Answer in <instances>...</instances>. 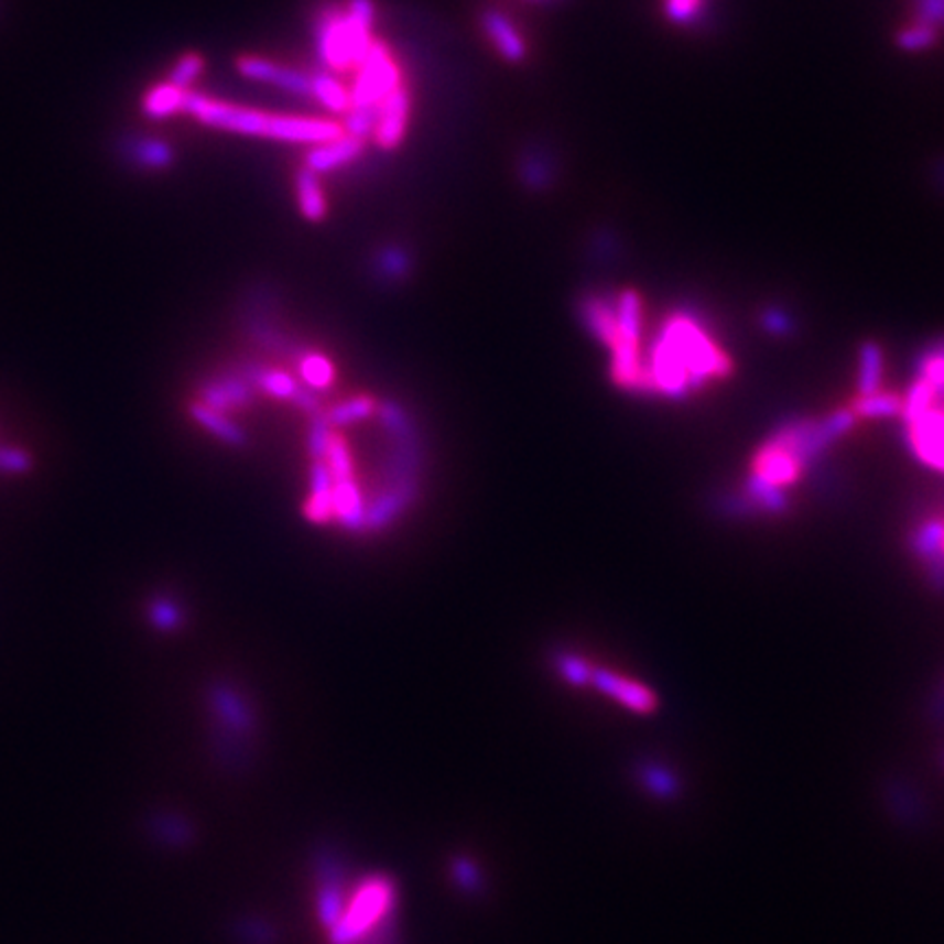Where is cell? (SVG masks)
<instances>
[{
    "label": "cell",
    "instance_id": "26",
    "mask_svg": "<svg viewBox=\"0 0 944 944\" xmlns=\"http://www.w3.org/2000/svg\"><path fill=\"white\" fill-rule=\"evenodd\" d=\"M184 99H186L184 90H180L175 86H164V88H158L147 99V110L153 117H169V115H173L177 110H184Z\"/></svg>",
    "mask_w": 944,
    "mask_h": 944
},
{
    "label": "cell",
    "instance_id": "27",
    "mask_svg": "<svg viewBox=\"0 0 944 944\" xmlns=\"http://www.w3.org/2000/svg\"><path fill=\"white\" fill-rule=\"evenodd\" d=\"M372 411H375V401L368 397H361V399H352L348 403H341V405L330 409L328 415H324V417L330 426H339V424H348V422H357L361 417H368Z\"/></svg>",
    "mask_w": 944,
    "mask_h": 944
},
{
    "label": "cell",
    "instance_id": "4",
    "mask_svg": "<svg viewBox=\"0 0 944 944\" xmlns=\"http://www.w3.org/2000/svg\"><path fill=\"white\" fill-rule=\"evenodd\" d=\"M184 110L191 112L206 128L270 140L271 119H273L270 112L237 106V104H226V101H217V99H208L204 95H191V93H186Z\"/></svg>",
    "mask_w": 944,
    "mask_h": 944
},
{
    "label": "cell",
    "instance_id": "12",
    "mask_svg": "<svg viewBox=\"0 0 944 944\" xmlns=\"http://www.w3.org/2000/svg\"><path fill=\"white\" fill-rule=\"evenodd\" d=\"M481 24H484V31L490 37L495 51L506 62L519 64L528 57V42L506 13H501L499 9H488L481 15Z\"/></svg>",
    "mask_w": 944,
    "mask_h": 944
},
{
    "label": "cell",
    "instance_id": "9",
    "mask_svg": "<svg viewBox=\"0 0 944 944\" xmlns=\"http://www.w3.org/2000/svg\"><path fill=\"white\" fill-rule=\"evenodd\" d=\"M801 468L803 464L799 462V457L790 448H785L779 440L770 437V442L755 457L752 475L783 490L785 486H792L799 479Z\"/></svg>",
    "mask_w": 944,
    "mask_h": 944
},
{
    "label": "cell",
    "instance_id": "25",
    "mask_svg": "<svg viewBox=\"0 0 944 944\" xmlns=\"http://www.w3.org/2000/svg\"><path fill=\"white\" fill-rule=\"evenodd\" d=\"M936 394H938V390L930 381H925L921 377L912 386V390H910V394H908V399L903 403V411L901 413L905 415V422H914L916 417H921L923 413H927L932 409V405H934Z\"/></svg>",
    "mask_w": 944,
    "mask_h": 944
},
{
    "label": "cell",
    "instance_id": "20",
    "mask_svg": "<svg viewBox=\"0 0 944 944\" xmlns=\"http://www.w3.org/2000/svg\"><path fill=\"white\" fill-rule=\"evenodd\" d=\"M914 549L934 566L936 579H944V523L932 521L916 532Z\"/></svg>",
    "mask_w": 944,
    "mask_h": 944
},
{
    "label": "cell",
    "instance_id": "13",
    "mask_svg": "<svg viewBox=\"0 0 944 944\" xmlns=\"http://www.w3.org/2000/svg\"><path fill=\"white\" fill-rule=\"evenodd\" d=\"M295 202L300 215L308 221H322L328 215V202L319 182V175L302 166L295 173Z\"/></svg>",
    "mask_w": 944,
    "mask_h": 944
},
{
    "label": "cell",
    "instance_id": "16",
    "mask_svg": "<svg viewBox=\"0 0 944 944\" xmlns=\"http://www.w3.org/2000/svg\"><path fill=\"white\" fill-rule=\"evenodd\" d=\"M313 75V97L311 101L319 104L324 110L333 115H346L352 106L350 88H346L335 75L328 70H317Z\"/></svg>",
    "mask_w": 944,
    "mask_h": 944
},
{
    "label": "cell",
    "instance_id": "33",
    "mask_svg": "<svg viewBox=\"0 0 944 944\" xmlns=\"http://www.w3.org/2000/svg\"><path fill=\"white\" fill-rule=\"evenodd\" d=\"M706 0H665V13L674 22H688L699 15Z\"/></svg>",
    "mask_w": 944,
    "mask_h": 944
},
{
    "label": "cell",
    "instance_id": "6",
    "mask_svg": "<svg viewBox=\"0 0 944 944\" xmlns=\"http://www.w3.org/2000/svg\"><path fill=\"white\" fill-rule=\"evenodd\" d=\"M239 73L252 82H261V84H270L275 86L293 97L300 99H308L313 97V75L311 73H302L295 70L291 66H282L275 64L265 57H254V55H246L239 59L237 64Z\"/></svg>",
    "mask_w": 944,
    "mask_h": 944
},
{
    "label": "cell",
    "instance_id": "7",
    "mask_svg": "<svg viewBox=\"0 0 944 944\" xmlns=\"http://www.w3.org/2000/svg\"><path fill=\"white\" fill-rule=\"evenodd\" d=\"M344 126L300 115H273L271 119L270 140L289 142V144H324L344 135Z\"/></svg>",
    "mask_w": 944,
    "mask_h": 944
},
{
    "label": "cell",
    "instance_id": "23",
    "mask_svg": "<svg viewBox=\"0 0 944 944\" xmlns=\"http://www.w3.org/2000/svg\"><path fill=\"white\" fill-rule=\"evenodd\" d=\"M903 411V401L894 394H881L875 392L870 397H859V401L853 406V413L859 417H870V420H879V417H894Z\"/></svg>",
    "mask_w": 944,
    "mask_h": 944
},
{
    "label": "cell",
    "instance_id": "11",
    "mask_svg": "<svg viewBox=\"0 0 944 944\" xmlns=\"http://www.w3.org/2000/svg\"><path fill=\"white\" fill-rule=\"evenodd\" d=\"M364 151H366V140L348 134L339 135L337 140L311 147V151L306 153L304 166L317 175H326L352 164L364 155Z\"/></svg>",
    "mask_w": 944,
    "mask_h": 944
},
{
    "label": "cell",
    "instance_id": "30",
    "mask_svg": "<svg viewBox=\"0 0 944 944\" xmlns=\"http://www.w3.org/2000/svg\"><path fill=\"white\" fill-rule=\"evenodd\" d=\"M151 826L155 828V835H160L164 842L182 844V842H188V839H191V826H188L186 822L177 820V817L160 815V817H155V820L151 822Z\"/></svg>",
    "mask_w": 944,
    "mask_h": 944
},
{
    "label": "cell",
    "instance_id": "19",
    "mask_svg": "<svg viewBox=\"0 0 944 944\" xmlns=\"http://www.w3.org/2000/svg\"><path fill=\"white\" fill-rule=\"evenodd\" d=\"M257 383L261 386V390H265L268 394L275 397V399L293 401V403H297L302 409H308V411L315 409V401L304 390H300L295 386V381L289 375H284V372H275V370L259 372L257 375Z\"/></svg>",
    "mask_w": 944,
    "mask_h": 944
},
{
    "label": "cell",
    "instance_id": "37",
    "mask_svg": "<svg viewBox=\"0 0 944 944\" xmlns=\"http://www.w3.org/2000/svg\"><path fill=\"white\" fill-rule=\"evenodd\" d=\"M921 377L925 381H930L938 392L944 390V352L943 355H932L925 366L921 368Z\"/></svg>",
    "mask_w": 944,
    "mask_h": 944
},
{
    "label": "cell",
    "instance_id": "38",
    "mask_svg": "<svg viewBox=\"0 0 944 944\" xmlns=\"http://www.w3.org/2000/svg\"><path fill=\"white\" fill-rule=\"evenodd\" d=\"M763 324H766V328H768L770 333H774V335H788V333L792 330L790 317H788L785 313H779V311H770V313H766Z\"/></svg>",
    "mask_w": 944,
    "mask_h": 944
},
{
    "label": "cell",
    "instance_id": "40",
    "mask_svg": "<svg viewBox=\"0 0 944 944\" xmlns=\"http://www.w3.org/2000/svg\"><path fill=\"white\" fill-rule=\"evenodd\" d=\"M941 4H943V7H944V0H941Z\"/></svg>",
    "mask_w": 944,
    "mask_h": 944
},
{
    "label": "cell",
    "instance_id": "10",
    "mask_svg": "<svg viewBox=\"0 0 944 944\" xmlns=\"http://www.w3.org/2000/svg\"><path fill=\"white\" fill-rule=\"evenodd\" d=\"M912 451L932 468L944 473V413L930 409L914 422H908Z\"/></svg>",
    "mask_w": 944,
    "mask_h": 944
},
{
    "label": "cell",
    "instance_id": "8",
    "mask_svg": "<svg viewBox=\"0 0 944 944\" xmlns=\"http://www.w3.org/2000/svg\"><path fill=\"white\" fill-rule=\"evenodd\" d=\"M409 115H411V97L405 84H401L394 93H390L377 110V126H375V142L381 149H397L405 140L406 128H409Z\"/></svg>",
    "mask_w": 944,
    "mask_h": 944
},
{
    "label": "cell",
    "instance_id": "31",
    "mask_svg": "<svg viewBox=\"0 0 944 944\" xmlns=\"http://www.w3.org/2000/svg\"><path fill=\"white\" fill-rule=\"evenodd\" d=\"M304 514L313 523H330L335 519L330 492H311L308 501L304 503Z\"/></svg>",
    "mask_w": 944,
    "mask_h": 944
},
{
    "label": "cell",
    "instance_id": "3",
    "mask_svg": "<svg viewBox=\"0 0 944 944\" xmlns=\"http://www.w3.org/2000/svg\"><path fill=\"white\" fill-rule=\"evenodd\" d=\"M663 335L672 341L688 372L691 388H699L708 379L730 375V359L704 335V330L686 315H675Z\"/></svg>",
    "mask_w": 944,
    "mask_h": 944
},
{
    "label": "cell",
    "instance_id": "15",
    "mask_svg": "<svg viewBox=\"0 0 944 944\" xmlns=\"http://www.w3.org/2000/svg\"><path fill=\"white\" fill-rule=\"evenodd\" d=\"M590 680L601 691H606L608 695H615L617 699H621L630 708H637V710L652 708V693L645 686H641V684H637L632 680L619 677V675L610 674V672H601V670L593 672Z\"/></svg>",
    "mask_w": 944,
    "mask_h": 944
},
{
    "label": "cell",
    "instance_id": "1",
    "mask_svg": "<svg viewBox=\"0 0 944 944\" xmlns=\"http://www.w3.org/2000/svg\"><path fill=\"white\" fill-rule=\"evenodd\" d=\"M317 905L333 944H394V888L388 879L370 877L346 897L339 866L326 859Z\"/></svg>",
    "mask_w": 944,
    "mask_h": 944
},
{
    "label": "cell",
    "instance_id": "21",
    "mask_svg": "<svg viewBox=\"0 0 944 944\" xmlns=\"http://www.w3.org/2000/svg\"><path fill=\"white\" fill-rule=\"evenodd\" d=\"M881 372H883L881 348L872 341L864 344L859 350V383H857L859 397H870V394L879 392Z\"/></svg>",
    "mask_w": 944,
    "mask_h": 944
},
{
    "label": "cell",
    "instance_id": "14",
    "mask_svg": "<svg viewBox=\"0 0 944 944\" xmlns=\"http://www.w3.org/2000/svg\"><path fill=\"white\" fill-rule=\"evenodd\" d=\"M582 317L590 333L608 348L617 341V315L615 306L604 297H586L582 302Z\"/></svg>",
    "mask_w": 944,
    "mask_h": 944
},
{
    "label": "cell",
    "instance_id": "18",
    "mask_svg": "<svg viewBox=\"0 0 944 944\" xmlns=\"http://www.w3.org/2000/svg\"><path fill=\"white\" fill-rule=\"evenodd\" d=\"M250 401V386L241 379H221L204 388L202 405L210 406L219 413L235 405H246Z\"/></svg>",
    "mask_w": 944,
    "mask_h": 944
},
{
    "label": "cell",
    "instance_id": "2",
    "mask_svg": "<svg viewBox=\"0 0 944 944\" xmlns=\"http://www.w3.org/2000/svg\"><path fill=\"white\" fill-rule=\"evenodd\" d=\"M375 0H348L346 9L330 7L315 24V51L324 66L335 73L357 68L375 37Z\"/></svg>",
    "mask_w": 944,
    "mask_h": 944
},
{
    "label": "cell",
    "instance_id": "22",
    "mask_svg": "<svg viewBox=\"0 0 944 944\" xmlns=\"http://www.w3.org/2000/svg\"><path fill=\"white\" fill-rule=\"evenodd\" d=\"M191 413H193V417L202 426H206L208 431H213L224 442H228V444H243V433L239 431V426H235L232 422H228L224 417V413H219V411H215L210 406L202 405V403H195V405L191 406Z\"/></svg>",
    "mask_w": 944,
    "mask_h": 944
},
{
    "label": "cell",
    "instance_id": "17",
    "mask_svg": "<svg viewBox=\"0 0 944 944\" xmlns=\"http://www.w3.org/2000/svg\"><path fill=\"white\" fill-rule=\"evenodd\" d=\"M213 702H215L217 715L226 724V730L237 733V737H243V733L246 735L250 733L252 715L248 710V704L237 693H232L230 688H215Z\"/></svg>",
    "mask_w": 944,
    "mask_h": 944
},
{
    "label": "cell",
    "instance_id": "34",
    "mask_svg": "<svg viewBox=\"0 0 944 944\" xmlns=\"http://www.w3.org/2000/svg\"><path fill=\"white\" fill-rule=\"evenodd\" d=\"M560 672L573 684H586L593 677V672L588 670V665L575 657H562L560 659Z\"/></svg>",
    "mask_w": 944,
    "mask_h": 944
},
{
    "label": "cell",
    "instance_id": "36",
    "mask_svg": "<svg viewBox=\"0 0 944 944\" xmlns=\"http://www.w3.org/2000/svg\"><path fill=\"white\" fill-rule=\"evenodd\" d=\"M31 468V457L18 448H0V470L2 473H26Z\"/></svg>",
    "mask_w": 944,
    "mask_h": 944
},
{
    "label": "cell",
    "instance_id": "24",
    "mask_svg": "<svg viewBox=\"0 0 944 944\" xmlns=\"http://www.w3.org/2000/svg\"><path fill=\"white\" fill-rule=\"evenodd\" d=\"M746 490H748L750 499H752L759 508H763V510H768V512H785V508H788V497L783 495V490H781V488H774V486H770V484H766V481H763V479H759L757 475H752V477L748 479Z\"/></svg>",
    "mask_w": 944,
    "mask_h": 944
},
{
    "label": "cell",
    "instance_id": "5",
    "mask_svg": "<svg viewBox=\"0 0 944 944\" xmlns=\"http://www.w3.org/2000/svg\"><path fill=\"white\" fill-rule=\"evenodd\" d=\"M403 84V73L390 48L375 40L361 64L355 68L350 86V108H379V104Z\"/></svg>",
    "mask_w": 944,
    "mask_h": 944
},
{
    "label": "cell",
    "instance_id": "39",
    "mask_svg": "<svg viewBox=\"0 0 944 944\" xmlns=\"http://www.w3.org/2000/svg\"><path fill=\"white\" fill-rule=\"evenodd\" d=\"M457 872H459V881H462L466 888L477 890V877H475V868H473L470 864H466V861H457Z\"/></svg>",
    "mask_w": 944,
    "mask_h": 944
},
{
    "label": "cell",
    "instance_id": "28",
    "mask_svg": "<svg viewBox=\"0 0 944 944\" xmlns=\"http://www.w3.org/2000/svg\"><path fill=\"white\" fill-rule=\"evenodd\" d=\"M300 372H302V379H304L311 388H315V390H324V388H328V386H330V381H333V377H335L333 366H330L324 357H319V355H308V357H304V359H302V364H300Z\"/></svg>",
    "mask_w": 944,
    "mask_h": 944
},
{
    "label": "cell",
    "instance_id": "29",
    "mask_svg": "<svg viewBox=\"0 0 944 944\" xmlns=\"http://www.w3.org/2000/svg\"><path fill=\"white\" fill-rule=\"evenodd\" d=\"M149 619L153 621L155 628L169 632V630H175L182 623V610L171 599L158 597L149 606Z\"/></svg>",
    "mask_w": 944,
    "mask_h": 944
},
{
    "label": "cell",
    "instance_id": "32",
    "mask_svg": "<svg viewBox=\"0 0 944 944\" xmlns=\"http://www.w3.org/2000/svg\"><path fill=\"white\" fill-rule=\"evenodd\" d=\"M204 70V62L199 55H186L177 62L175 70H173V86L180 90H186L193 86V82L202 75Z\"/></svg>",
    "mask_w": 944,
    "mask_h": 944
},
{
    "label": "cell",
    "instance_id": "35",
    "mask_svg": "<svg viewBox=\"0 0 944 944\" xmlns=\"http://www.w3.org/2000/svg\"><path fill=\"white\" fill-rule=\"evenodd\" d=\"M379 268L383 270L386 275H390V278H401V275H405L406 268H409V261H406L405 252H403V250H397V248H388V250L381 254V259H379Z\"/></svg>",
    "mask_w": 944,
    "mask_h": 944
}]
</instances>
